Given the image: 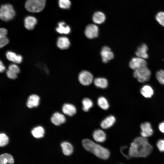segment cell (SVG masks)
I'll list each match as a JSON object with an SVG mask.
<instances>
[{"instance_id": "836d02e7", "label": "cell", "mask_w": 164, "mask_h": 164, "mask_svg": "<svg viewBox=\"0 0 164 164\" xmlns=\"http://www.w3.org/2000/svg\"><path fill=\"white\" fill-rule=\"evenodd\" d=\"M9 40L6 36L0 38V47L2 48L7 45L9 43Z\"/></svg>"}, {"instance_id": "ffe728a7", "label": "cell", "mask_w": 164, "mask_h": 164, "mask_svg": "<svg viewBox=\"0 0 164 164\" xmlns=\"http://www.w3.org/2000/svg\"><path fill=\"white\" fill-rule=\"evenodd\" d=\"M61 146L63 152L65 155L69 156L73 153V147L70 143L67 142H63L61 143Z\"/></svg>"}, {"instance_id": "ac0fdd59", "label": "cell", "mask_w": 164, "mask_h": 164, "mask_svg": "<svg viewBox=\"0 0 164 164\" xmlns=\"http://www.w3.org/2000/svg\"><path fill=\"white\" fill-rule=\"evenodd\" d=\"M39 96L36 94L30 95L27 101V106L29 108L37 107L39 104Z\"/></svg>"}, {"instance_id": "30bf717a", "label": "cell", "mask_w": 164, "mask_h": 164, "mask_svg": "<svg viewBox=\"0 0 164 164\" xmlns=\"http://www.w3.org/2000/svg\"><path fill=\"white\" fill-rule=\"evenodd\" d=\"M101 55L103 62L106 63L114 58V54L111 49L108 46L103 47L101 50Z\"/></svg>"}, {"instance_id": "5b68a950", "label": "cell", "mask_w": 164, "mask_h": 164, "mask_svg": "<svg viewBox=\"0 0 164 164\" xmlns=\"http://www.w3.org/2000/svg\"><path fill=\"white\" fill-rule=\"evenodd\" d=\"M151 75V71L146 66L135 70L133 73L134 77L141 83L148 81Z\"/></svg>"}, {"instance_id": "52a82bcc", "label": "cell", "mask_w": 164, "mask_h": 164, "mask_svg": "<svg viewBox=\"0 0 164 164\" xmlns=\"http://www.w3.org/2000/svg\"><path fill=\"white\" fill-rule=\"evenodd\" d=\"M147 65V63L144 59L137 56L132 58L129 63L130 67L134 70L146 67Z\"/></svg>"}, {"instance_id": "603a6c76", "label": "cell", "mask_w": 164, "mask_h": 164, "mask_svg": "<svg viewBox=\"0 0 164 164\" xmlns=\"http://www.w3.org/2000/svg\"><path fill=\"white\" fill-rule=\"evenodd\" d=\"M92 19L95 23L100 24L104 21L105 19V16L103 12L99 11L97 12L94 14Z\"/></svg>"}, {"instance_id": "44dd1931", "label": "cell", "mask_w": 164, "mask_h": 164, "mask_svg": "<svg viewBox=\"0 0 164 164\" xmlns=\"http://www.w3.org/2000/svg\"><path fill=\"white\" fill-rule=\"evenodd\" d=\"M14 162V159L11 155L5 153L0 155V164H13Z\"/></svg>"}, {"instance_id": "9a60e30c", "label": "cell", "mask_w": 164, "mask_h": 164, "mask_svg": "<svg viewBox=\"0 0 164 164\" xmlns=\"http://www.w3.org/2000/svg\"><path fill=\"white\" fill-rule=\"evenodd\" d=\"M94 139L98 142H103L106 139V135L105 132L101 129L95 130L93 134Z\"/></svg>"}, {"instance_id": "4316f807", "label": "cell", "mask_w": 164, "mask_h": 164, "mask_svg": "<svg viewBox=\"0 0 164 164\" xmlns=\"http://www.w3.org/2000/svg\"><path fill=\"white\" fill-rule=\"evenodd\" d=\"M82 104H83L82 109L85 112L88 111L93 105V103L92 100L87 98L83 99L82 101Z\"/></svg>"}, {"instance_id": "d590c367", "label": "cell", "mask_w": 164, "mask_h": 164, "mask_svg": "<svg viewBox=\"0 0 164 164\" xmlns=\"http://www.w3.org/2000/svg\"><path fill=\"white\" fill-rule=\"evenodd\" d=\"M6 75L8 78L11 79H14L17 77V74L9 70L6 72Z\"/></svg>"}, {"instance_id": "4fadbf2b", "label": "cell", "mask_w": 164, "mask_h": 164, "mask_svg": "<svg viewBox=\"0 0 164 164\" xmlns=\"http://www.w3.org/2000/svg\"><path fill=\"white\" fill-rule=\"evenodd\" d=\"M7 59L10 61L17 63H21L22 60V56L20 55H17L15 53L8 51L6 54Z\"/></svg>"}, {"instance_id": "e0dca14e", "label": "cell", "mask_w": 164, "mask_h": 164, "mask_svg": "<svg viewBox=\"0 0 164 164\" xmlns=\"http://www.w3.org/2000/svg\"><path fill=\"white\" fill-rule=\"evenodd\" d=\"M63 113L69 116H72L75 114L77 111L76 107L73 105L67 103L64 104L62 108Z\"/></svg>"}, {"instance_id": "7a4b0ae2", "label": "cell", "mask_w": 164, "mask_h": 164, "mask_svg": "<svg viewBox=\"0 0 164 164\" xmlns=\"http://www.w3.org/2000/svg\"><path fill=\"white\" fill-rule=\"evenodd\" d=\"M82 144L84 148L98 158L103 159H107L110 155V152L107 148L88 139H84Z\"/></svg>"}, {"instance_id": "cb8c5ba5", "label": "cell", "mask_w": 164, "mask_h": 164, "mask_svg": "<svg viewBox=\"0 0 164 164\" xmlns=\"http://www.w3.org/2000/svg\"><path fill=\"white\" fill-rule=\"evenodd\" d=\"M141 94L145 97L149 98L153 94V91L152 88L149 86L146 85L143 86L141 90Z\"/></svg>"}, {"instance_id": "f35d334b", "label": "cell", "mask_w": 164, "mask_h": 164, "mask_svg": "<svg viewBox=\"0 0 164 164\" xmlns=\"http://www.w3.org/2000/svg\"><path fill=\"white\" fill-rule=\"evenodd\" d=\"M5 66L3 64V63L1 61H0V71L1 73L3 72L5 70Z\"/></svg>"}, {"instance_id": "7c38bea8", "label": "cell", "mask_w": 164, "mask_h": 164, "mask_svg": "<svg viewBox=\"0 0 164 164\" xmlns=\"http://www.w3.org/2000/svg\"><path fill=\"white\" fill-rule=\"evenodd\" d=\"M56 45L61 50L67 49L70 46V42L69 39L65 36H61L57 39Z\"/></svg>"}, {"instance_id": "f1b7e54d", "label": "cell", "mask_w": 164, "mask_h": 164, "mask_svg": "<svg viewBox=\"0 0 164 164\" xmlns=\"http://www.w3.org/2000/svg\"><path fill=\"white\" fill-rule=\"evenodd\" d=\"M155 18L160 25L164 27V12H158L156 15Z\"/></svg>"}, {"instance_id": "7402d4cb", "label": "cell", "mask_w": 164, "mask_h": 164, "mask_svg": "<svg viewBox=\"0 0 164 164\" xmlns=\"http://www.w3.org/2000/svg\"><path fill=\"white\" fill-rule=\"evenodd\" d=\"M58 26L56 28V31L60 34H68L70 32V28L69 26L66 25L63 22H59Z\"/></svg>"}, {"instance_id": "f546056e", "label": "cell", "mask_w": 164, "mask_h": 164, "mask_svg": "<svg viewBox=\"0 0 164 164\" xmlns=\"http://www.w3.org/2000/svg\"><path fill=\"white\" fill-rule=\"evenodd\" d=\"M9 138L8 136L5 134L2 133L0 135V146L3 147L6 145L8 143Z\"/></svg>"}, {"instance_id": "d6a6232c", "label": "cell", "mask_w": 164, "mask_h": 164, "mask_svg": "<svg viewBox=\"0 0 164 164\" xmlns=\"http://www.w3.org/2000/svg\"><path fill=\"white\" fill-rule=\"evenodd\" d=\"M9 70L17 74L20 72V69L17 65L15 64H12L9 67Z\"/></svg>"}, {"instance_id": "6da1fadb", "label": "cell", "mask_w": 164, "mask_h": 164, "mask_svg": "<svg viewBox=\"0 0 164 164\" xmlns=\"http://www.w3.org/2000/svg\"><path fill=\"white\" fill-rule=\"evenodd\" d=\"M152 149V146L146 138L138 137L131 144L129 155L131 157H145L151 153Z\"/></svg>"}, {"instance_id": "3957f363", "label": "cell", "mask_w": 164, "mask_h": 164, "mask_svg": "<svg viewBox=\"0 0 164 164\" xmlns=\"http://www.w3.org/2000/svg\"><path fill=\"white\" fill-rule=\"evenodd\" d=\"M46 0H28L25 4V8L28 11L32 12H39L44 8Z\"/></svg>"}, {"instance_id": "2e32d148", "label": "cell", "mask_w": 164, "mask_h": 164, "mask_svg": "<svg viewBox=\"0 0 164 164\" xmlns=\"http://www.w3.org/2000/svg\"><path fill=\"white\" fill-rule=\"evenodd\" d=\"M37 22V19L35 17L28 16L25 19L24 26L26 29L31 30L34 28Z\"/></svg>"}, {"instance_id": "e575fe53", "label": "cell", "mask_w": 164, "mask_h": 164, "mask_svg": "<svg viewBox=\"0 0 164 164\" xmlns=\"http://www.w3.org/2000/svg\"><path fill=\"white\" fill-rule=\"evenodd\" d=\"M157 146L159 150L161 152H164V140H160L157 143Z\"/></svg>"}, {"instance_id": "8992f818", "label": "cell", "mask_w": 164, "mask_h": 164, "mask_svg": "<svg viewBox=\"0 0 164 164\" xmlns=\"http://www.w3.org/2000/svg\"><path fill=\"white\" fill-rule=\"evenodd\" d=\"M93 76L89 72L86 70L82 71L78 75V80L83 85H90L93 80Z\"/></svg>"}, {"instance_id": "d4e9b609", "label": "cell", "mask_w": 164, "mask_h": 164, "mask_svg": "<svg viewBox=\"0 0 164 164\" xmlns=\"http://www.w3.org/2000/svg\"><path fill=\"white\" fill-rule=\"evenodd\" d=\"M31 133L35 138H40L44 136V130L42 126H38L33 128L32 130Z\"/></svg>"}, {"instance_id": "8fae6325", "label": "cell", "mask_w": 164, "mask_h": 164, "mask_svg": "<svg viewBox=\"0 0 164 164\" xmlns=\"http://www.w3.org/2000/svg\"><path fill=\"white\" fill-rule=\"evenodd\" d=\"M66 120L65 116L58 112L54 113L52 116L51 121L56 125H59L64 123Z\"/></svg>"}, {"instance_id": "277c9868", "label": "cell", "mask_w": 164, "mask_h": 164, "mask_svg": "<svg viewBox=\"0 0 164 164\" xmlns=\"http://www.w3.org/2000/svg\"><path fill=\"white\" fill-rule=\"evenodd\" d=\"M15 14V12L11 5L7 4L1 6L0 17L2 20L6 21H9L14 18Z\"/></svg>"}, {"instance_id": "484cf974", "label": "cell", "mask_w": 164, "mask_h": 164, "mask_svg": "<svg viewBox=\"0 0 164 164\" xmlns=\"http://www.w3.org/2000/svg\"><path fill=\"white\" fill-rule=\"evenodd\" d=\"M94 83L97 87L102 88H106L108 85L107 80L103 78H95L94 80Z\"/></svg>"}, {"instance_id": "4dcf8cb0", "label": "cell", "mask_w": 164, "mask_h": 164, "mask_svg": "<svg viewBox=\"0 0 164 164\" xmlns=\"http://www.w3.org/2000/svg\"><path fill=\"white\" fill-rule=\"evenodd\" d=\"M59 5L61 8L68 9L71 5V2L70 0H59Z\"/></svg>"}, {"instance_id": "74e56055", "label": "cell", "mask_w": 164, "mask_h": 164, "mask_svg": "<svg viewBox=\"0 0 164 164\" xmlns=\"http://www.w3.org/2000/svg\"><path fill=\"white\" fill-rule=\"evenodd\" d=\"M159 129L161 132L164 133V122L160 124L159 125Z\"/></svg>"}, {"instance_id": "8d00e7d4", "label": "cell", "mask_w": 164, "mask_h": 164, "mask_svg": "<svg viewBox=\"0 0 164 164\" xmlns=\"http://www.w3.org/2000/svg\"><path fill=\"white\" fill-rule=\"evenodd\" d=\"M7 33V30L4 28H1L0 29V38L6 36Z\"/></svg>"}, {"instance_id": "83f0119b", "label": "cell", "mask_w": 164, "mask_h": 164, "mask_svg": "<svg viewBox=\"0 0 164 164\" xmlns=\"http://www.w3.org/2000/svg\"><path fill=\"white\" fill-rule=\"evenodd\" d=\"M97 102L98 106L103 109L106 110L109 108V105L108 102L104 97H100L98 99Z\"/></svg>"}, {"instance_id": "9c48e42d", "label": "cell", "mask_w": 164, "mask_h": 164, "mask_svg": "<svg viewBox=\"0 0 164 164\" xmlns=\"http://www.w3.org/2000/svg\"><path fill=\"white\" fill-rule=\"evenodd\" d=\"M141 135L142 137L147 138L151 136L153 131L150 124L148 122H145L141 125Z\"/></svg>"}, {"instance_id": "1f68e13d", "label": "cell", "mask_w": 164, "mask_h": 164, "mask_svg": "<svg viewBox=\"0 0 164 164\" xmlns=\"http://www.w3.org/2000/svg\"><path fill=\"white\" fill-rule=\"evenodd\" d=\"M156 78L161 84L164 85V70H161L157 71L156 74Z\"/></svg>"}, {"instance_id": "5bb4252c", "label": "cell", "mask_w": 164, "mask_h": 164, "mask_svg": "<svg viewBox=\"0 0 164 164\" xmlns=\"http://www.w3.org/2000/svg\"><path fill=\"white\" fill-rule=\"evenodd\" d=\"M148 48L145 44H143L137 49L135 54L137 57L143 59H147L148 55L147 53Z\"/></svg>"}, {"instance_id": "ba28073f", "label": "cell", "mask_w": 164, "mask_h": 164, "mask_svg": "<svg viewBox=\"0 0 164 164\" xmlns=\"http://www.w3.org/2000/svg\"><path fill=\"white\" fill-rule=\"evenodd\" d=\"M98 28L95 25L90 24L85 28V34L89 39H93L97 37L98 35Z\"/></svg>"}, {"instance_id": "d6986e66", "label": "cell", "mask_w": 164, "mask_h": 164, "mask_svg": "<svg viewBox=\"0 0 164 164\" xmlns=\"http://www.w3.org/2000/svg\"><path fill=\"white\" fill-rule=\"evenodd\" d=\"M115 121V118L113 115H110L105 118L101 122V126L104 129L108 128L111 127Z\"/></svg>"}]
</instances>
